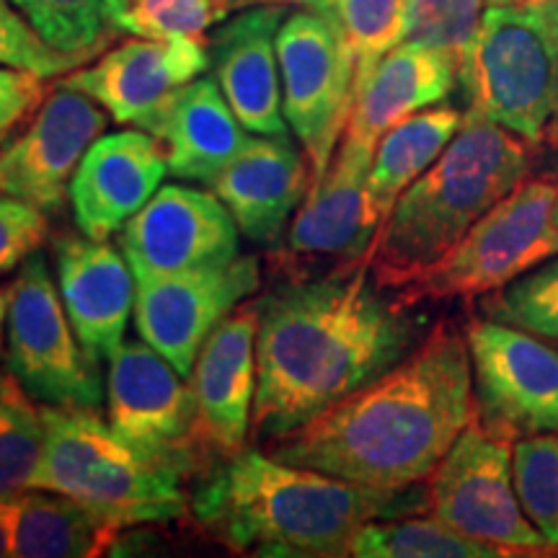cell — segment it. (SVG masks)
Wrapping results in <instances>:
<instances>
[{"mask_svg": "<svg viewBox=\"0 0 558 558\" xmlns=\"http://www.w3.org/2000/svg\"><path fill=\"white\" fill-rule=\"evenodd\" d=\"M365 264L318 279H292L259 303L256 401L251 429L275 439L303 427L396 367L416 347L422 324L388 298Z\"/></svg>", "mask_w": 558, "mask_h": 558, "instance_id": "obj_1", "label": "cell"}, {"mask_svg": "<svg viewBox=\"0 0 558 558\" xmlns=\"http://www.w3.org/2000/svg\"><path fill=\"white\" fill-rule=\"evenodd\" d=\"M471 418L469 341L442 320L399 365L269 439L267 452L300 469L401 492L429 481Z\"/></svg>", "mask_w": 558, "mask_h": 558, "instance_id": "obj_2", "label": "cell"}, {"mask_svg": "<svg viewBox=\"0 0 558 558\" xmlns=\"http://www.w3.org/2000/svg\"><path fill=\"white\" fill-rule=\"evenodd\" d=\"M429 509L418 486L386 492L246 450L220 458L190 499V514L235 554L349 556L369 522Z\"/></svg>", "mask_w": 558, "mask_h": 558, "instance_id": "obj_3", "label": "cell"}, {"mask_svg": "<svg viewBox=\"0 0 558 558\" xmlns=\"http://www.w3.org/2000/svg\"><path fill=\"white\" fill-rule=\"evenodd\" d=\"M527 173L530 143L471 107L442 156L383 220L362 264L380 288H403L442 259Z\"/></svg>", "mask_w": 558, "mask_h": 558, "instance_id": "obj_4", "label": "cell"}, {"mask_svg": "<svg viewBox=\"0 0 558 558\" xmlns=\"http://www.w3.org/2000/svg\"><path fill=\"white\" fill-rule=\"evenodd\" d=\"M41 414L47 437L34 488L70 497L117 530L190 514L184 476L140 456L96 409L41 407Z\"/></svg>", "mask_w": 558, "mask_h": 558, "instance_id": "obj_5", "label": "cell"}, {"mask_svg": "<svg viewBox=\"0 0 558 558\" xmlns=\"http://www.w3.org/2000/svg\"><path fill=\"white\" fill-rule=\"evenodd\" d=\"M460 86L471 107L535 145L546 140L558 101V9L554 0L486 5Z\"/></svg>", "mask_w": 558, "mask_h": 558, "instance_id": "obj_6", "label": "cell"}, {"mask_svg": "<svg viewBox=\"0 0 558 558\" xmlns=\"http://www.w3.org/2000/svg\"><path fill=\"white\" fill-rule=\"evenodd\" d=\"M558 184L527 179L497 202L442 259L393 290L403 303L476 300L558 256Z\"/></svg>", "mask_w": 558, "mask_h": 558, "instance_id": "obj_7", "label": "cell"}, {"mask_svg": "<svg viewBox=\"0 0 558 558\" xmlns=\"http://www.w3.org/2000/svg\"><path fill=\"white\" fill-rule=\"evenodd\" d=\"M284 120L311 166V184L324 177L344 137L354 101L357 60L337 13L303 9L277 32Z\"/></svg>", "mask_w": 558, "mask_h": 558, "instance_id": "obj_8", "label": "cell"}, {"mask_svg": "<svg viewBox=\"0 0 558 558\" xmlns=\"http://www.w3.org/2000/svg\"><path fill=\"white\" fill-rule=\"evenodd\" d=\"M5 369L45 407L99 409V365L83 352L39 251L19 267L5 316Z\"/></svg>", "mask_w": 558, "mask_h": 558, "instance_id": "obj_9", "label": "cell"}, {"mask_svg": "<svg viewBox=\"0 0 558 558\" xmlns=\"http://www.w3.org/2000/svg\"><path fill=\"white\" fill-rule=\"evenodd\" d=\"M512 445L492 435L476 414L427 481L429 512L450 527L509 556H554L514 492Z\"/></svg>", "mask_w": 558, "mask_h": 558, "instance_id": "obj_10", "label": "cell"}, {"mask_svg": "<svg viewBox=\"0 0 558 558\" xmlns=\"http://www.w3.org/2000/svg\"><path fill=\"white\" fill-rule=\"evenodd\" d=\"M473 414L492 435L518 442L558 432V352L546 339L492 318L465 326Z\"/></svg>", "mask_w": 558, "mask_h": 558, "instance_id": "obj_11", "label": "cell"}, {"mask_svg": "<svg viewBox=\"0 0 558 558\" xmlns=\"http://www.w3.org/2000/svg\"><path fill=\"white\" fill-rule=\"evenodd\" d=\"M107 411L111 429L140 456L181 476L199 471L207 452L190 380L145 341H124L109 357Z\"/></svg>", "mask_w": 558, "mask_h": 558, "instance_id": "obj_12", "label": "cell"}, {"mask_svg": "<svg viewBox=\"0 0 558 558\" xmlns=\"http://www.w3.org/2000/svg\"><path fill=\"white\" fill-rule=\"evenodd\" d=\"M254 256H235L215 269L137 279L135 326L140 339L190 378L202 344L222 318L259 290Z\"/></svg>", "mask_w": 558, "mask_h": 558, "instance_id": "obj_13", "label": "cell"}, {"mask_svg": "<svg viewBox=\"0 0 558 558\" xmlns=\"http://www.w3.org/2000/svg\"><path fill=\"white\" fill-rule=\"evenodd\" d=\"M241 230L213 190L160 186L120 233L135 279L215 269L239 256Z\"/></svg>", "mask_w": 558, "mask_h": 558, "instance_id": "obj_14", "label": "cell"}, {"mask_svg": "<svg viewBox=\"0 0 558 558\" xmlns=\"http://www.w3.org/2000/svg\"><path fill=\"white\" fill-rule=\"evenodd\" d=\"M209 65L213 54L202 37H135L94 65L75 68L62 83L101 104L114 122L153 132L173 96Z\"/></svg>", "mask_w": 558, "mask_h": 558, "instance_id": "obj_15", "label": "cell"}, {"mask_svg": "<svg viewBox=\"0 0 558 558\" xmlns=\"http://www.w3.org/2000/svg\"><path fill=\"white\" fill-rule=\"evenodd\" d=\"M109 117L101 104L78 88L58 83L26 132L3 148V190L34 207L60 209L90 145L107 132Z\"/></svg>", "mask_w": 558, "mask_h": 558, "instance_id": "obj_16", "label": "cell"}, {"mask_svg": "<svg viewBox=\"0 0 558 558\" xmlns=\"http://www.w3.org/2000/svg\"><path fill=\"white\" fill-rule=\"evenodd\" d=\"M259 303H241L215 326L190 373L197 432L207 456L228 458L246 448L256 401Z\"/></svg>", "mask_w": 558, "mask_h": 558, "instance_id": "obj_17", "label": "cell"}, {"mask_svg": "<svg viewBox=\"0 0 558 558\" xmlns=\"http://www.w3.org/2000/svg\"><path fill=\"white\" fill-rule=\"evenodd\" d=\"M375 148L341 137L329 169L311 184L288 233L295 262H337L354 267L365 262L383 220L367 194V173Z\"/></svg>", "mask_w": 558, "mask_h": 558, "instance_id": "obj_18", "label": "cell"}, {"mask_svg": "<svg viewBox=\"0 0 558 558\" xmlns=\"http://www.w3.org/2000/svg\"><path fill=\"white\" fill-rule=\"evenodd\" d=\"M169 173L163 148L150 132L122 130L101 135L83 156L70 181L75 226L83 235L107 241L135 218Z\"/></svg>", "mask_w": 558, "mask_h": 558, "instance_id": "obj_19", "label": "cell"}, {"mask_svg": "<svg viewBox=\"0 0 558 558\" xmlns=\"http://www.w3.org/2000/svg\"><path fill=\"white\" fill-rule=\"evenodd\" d=\"M54 264L62 305L83 352L94 365L109 362L135 313V271L122 251L88 235H60Z\"/></svg>", "mask_w": 558, "mask_h": 558, "instance_id": "obj_20", "label": "cell"}, {"mask_svg": "<svg viewBox=\"0 0 558 558\" xmlns=\"http://www.w3.org/2000/svg\"><path fill=\"white\" fill-rule=\"evenodd\" d=\"M284 21L282 3H256L239 16L226 19L215 32V81L243 128L254 135H288L282 111L277 32Z\"/></svg>", "mask_w": 558, "mask_h": 558, "instance_id": "obj_21", "label": "cell"}, {"mask_svg": "<svg viewBox=\"0 0 558 558\" xmlns=\"http://www.w3.org/2000/svg\"><path fill=\"white\" fill-rule=\"evenodd\" d=\"M207 186L233 215L243 239L275 246L311 190V166L288 135H256Z\"/></svg>", "mask_w": 558, "mask_h": 558, "instance_id": "obj_22", "label": "cell"}, {"mask_svg": "<svg viewBox=\"0 0 558 558\" xmlns=\"http://www.w3.org/2000/svg\"><path fill=\"white\" fill-rule=\"evenodd\" d=\"M458 83V62L418 41H401L354 83L347 140L375 148L390 128L437 107Z\"/></svg>", "mask_w": 558, "mask_h": 558, "instance_id": "obj_23", "label": "cell"}, {"mask_svg": "<svg viewBox=\"0 0 558 558\" xmlns=\"http://www.w3.org/2000/svg\"><path fill=\"white\" fill-rule=\"evenodd\" d=\"M171 177L209 184L246 145V128L215 78H194L173 96L156 130Z\"/></svg>", "mask_w": 558, "mask_h": 558, "instance_id": "obj_24", "label": "cell"}, {"mask_svg": "<svg viewBox=\"0 0 558 558\" xmlns=\"http://www.w3.org/2000/svg\"><path fill=\"white\" fill-rule=\"evenodd\" d=\"M463 117L452 107H429L390 128L378 140L367 173V194L380 220L388 218L401 194L442 156L463 124Z\"/></svg>", "mask_w": 558, "mask_h": 558, "instance_id": "obj_25", "label": "cell"}, {"mask_svg": "<svg viewBox=\"0 0 558 558\" xmlns=\"http://www.w3.org/2000/svg\"><path fill=\"white\" fill-rule=\"evenodd\" d=\"M120 530L62 494L29 488L16 497L13 556L83 558L101 556Z\"/></svg>", "mask_w": 558, "mask_h": 558, "instance_id": "obj_26", "label": "cell"}, {"mask_svg": "<svg viewBox=\"0 0 558 558\" xmlns=\"http://www.w3.org/2000/svg\"><path fill=\"white\" fill-rule=\"evenodd\" d=\"M349 556L357 558H501L505 548L492 546L450 527L435 514L369 522L354 535Z\"/></svg>", "mask_w": 558, "mask_h": 558, "instance_id": "obj_27", "label": "cell"}, {"mask_svg": "<svg viewBox=\"0 0 558 558\" xmlns=\"http://www.w3.org/2000/svg\"><path fill=\"white\" fill-rule=\"evenodd\" d=\"M45 45L88 62L120 32L130 0H11Z\"/></svg>", "mask_w": 558, "mask_h": 558, "instance_id": "obj_28", "label": "cell"}, {"mask_svg": "<svg viewBox=\"0 0 558 558\" xmlns=\"http://www.w3.org/2000/svg\"><path fill=\"white\" fill-rule=\"evenodd\" d=\"M37 399L0 369V501H11L34 488L45 456V414Z\"/></svg>", "mask_w": 558, "mask_h": 558, "instance_id": "obj_29", "label": "cell"}, {"mask_svg": "<svg viewBox=\"0 0 558 558\" xmlns=\"http://www.w3.org/2000/svg\"><path fill=\"white\" fill-rule=\"evenodd\" d=\"M512 476L522 512L558 550V432L518 439L512 445Z\"/></svg>", "mask_w": 558, "mask_h": 558, "instance_id": "obj_30", "label": "cell"}, {"mask_svg": "<svg viewBox=\"0 0 558 558\" xmlns=\"http://www.w3.org/2000/svg\"><path fill=\"white\" fill-rule=\"evenodd\" d=\"M486 318L530 331L546 341H558V256L484 295Z\"/></svg>", "mask_w": 558, "mask_h": 558, "instance_id": "obj_31", "label": "cell"}, {"mask_svg": "<svg viewBox=\"0 0 558 558\" xmlns=\"http://www.w3.org/2000/svg\"><path fill=\"white\" fill-rule=\"evenodd\" d=\"M235 11L228 0H130L120 32L143 39L202 37Z\"/></svg>", "mask_w": 558, "mask_h": 558, "instance_id": "obj_32", "label": "cell"}, {"mask_svg": "<svg viewBox=\"0 0 558 558\" xmlns=\"http://www.w3.org/2000/svg\"><path fill=\"white\" fill-rule=\"evenodd\" d=\"M488 0H411L403 41L435 47L463 68Z\"/></svg>", "mask_w": 558, "mask_h": 558, "instance_id": "obj_33", "label": "cell"}, {"mask_svg": "<svg viewBox=\"0 0 558 558\" xmlns=\"http://www.w3.org/2000/svg\"><path fill=\"white\" fill-rule=\"evenodd\" d=\"M409 5L411 0H339L337 19L357 60V78L388 50L401 45Z\"/></svg>", "mask_w": 558, "mask_h": 558, "instance_id": "obj_34", "label": "cell"}, {"mask_svg": "<svg viewBox=\"0 0 558 558\" xmlns=\"http://www.w3.org/2000/svg\"><path fill=\"white\" fill-rule=\"evenodd\" d=\"M81 65L86 62L45 45L11 0H0V68H19L41 78H58Z\"/></svg>", "mask_w": 558, "mask_h": 558, "instance_id": "obj_35", "label": "cell"}, {"mask_svg": "<svg viewBox=\"0 0 558 558\" xmlns=\"http://www.w3.org/2000/svg\"><path fill=\"white\" fill-rule=\"evenodd\" d=\"M50 233L45 209L19 197H0V277L19 269Z\"/></svg>", "mask_w": 558, "mask_h": 558, "instance_id": "obj_36", "label": "cell"}, {"mask_svg": "<svg viewBox=\"0 0 558 558\" xmlns=\"http://www.w3.org/2000/svg\"><path fill=\"white\" fill-rule=\"evenodd\" d=\"M45 81L29 70L0 68V137L39 107L45 99Z\"/></svg>", "mask_w": 558, "mask_h": 558, "instance_id": "obj_37", "label": "cell"}, {"mask_svg": "<svg viewBox=\"0 0 558 558\" xmlns=\"http://www.w3.org/2000/svg\"><path fill=\"white\" fill-rule=\"evenodd\" d=\"M13 520H16V499L0 501V558L13 556Z\"/></svg>", "mask_w": 558, "mask_h": 558, "instance_id": "obj_38", "label": "cell"}, {"mask_svg": "<svg viewBox=\"0 0 558 558\" xmlns=\"http://www.w3.org/2000/svg\"><path fill=\"white\" fill-rule=\"evenodd\" d=\"M264 3H282V5H303V9L337 13L339 0H264Z\"/></svg>", "mask_w": 558, "mask_h": 558, "instance_id": "obj_39", "label": "cell"}, {"mask_svg": "<svg viewBox=\"0 0 558 558\" xmlns=\"http://www.w3.org/2000/svg\"><path fill=\"white\" fill-rule=\"evenodd\" d=\"M9 300L11 288L0 290V349H3V331H5V316H9Z\"/></svg>", "mask_w": 558, "mask_h": 558, "instance_id": "obj_40", "label": "cell"}, {"mask_svg": "<svg viewBox=\"0 0 558 558\" xmlns=\"http://www.w3.org/2000/svg\"><path fill=\"white\" fill-rule=\"evenodd\" d=\"M550 135L558 143V101H556V111H554V122H550Z\"/></svg>", "mask_w": 558, "mask_h": 558, "instance_id": "obj_41", "label": "cell"}, {"mask_svg": "<svg viewBox=\"0 0 558 558\" xmlns=\"http://www.w3.org/2000/svg\"><path fill=\"white\" fill-rule=\"evenodd\" d=\"M230 5H233V9H243V5H254V3H259V0H228Z\"/></svg>", "mask_w": 558, "mask_h": 558, "instance_id": "obj_42", "label": "cell"}, {"mask_svg": "<svg viewBox=\"0 0 558 558\" xmlns=\"http://www.w3.org/2000/svg\"><path fill=\"white\" fill-rule=\"evenodd\" d=\"M512 3H525V0H488V5H512Z\"/></svg>", "mask_w": 558, "mask_h": 558, "instance_id": "obj_43", "label": "cell"}, {"mask_svg": "<svg viewBox=\"0 0 558 558\" xmlns=\"http://www.w3.org/2000/svg\"><path fill=\"white\" fill-rule=\"evenodd\" d=\"M0 190H3V148H0Z\"/></svg>", "mask_w": 558, "mask_h": 558, "instance_id": "obj_44", "label": "cell"}, {"mask_svg": "<svg viewBox=\"0 0 558 558\" xmlns=\"http://www.w3.org/2000/svg\"><path fill=\"white\" fill-rule=\"evenodd\" d=\"M556 220H558V199H556Z\"/></svg>", "mask_w": 558, "mask_h": 558, "instance_id": "obj_45", "label": "cell"}, {"mask_svg": "<svg viewBox=\"0 0 558 558\" xmlns=\"http://www.w3.org/2000/svg\"><path fill=\"white\" fill-rule=\"evenodd\" d=\"M554 3H556V9H558V0H554Z\"/></svg>", "mask_w": 558, "mask_h": 558, "instance_id": "obj_46", "label": "cell"}, {"mask_svg": "<svg viewBox=\"0 0 558 558\" xmlns=\"http://www.w3.org/2000/svg\"><path fill=\"white\" fill-rule=\"evenodd\" d=\"M259 3H264V0H259Z\"/></svg>", "mask_w": 558, "mask_h": 558, "instance_id": "obj_47", "label": "cell"}]
</instances>
